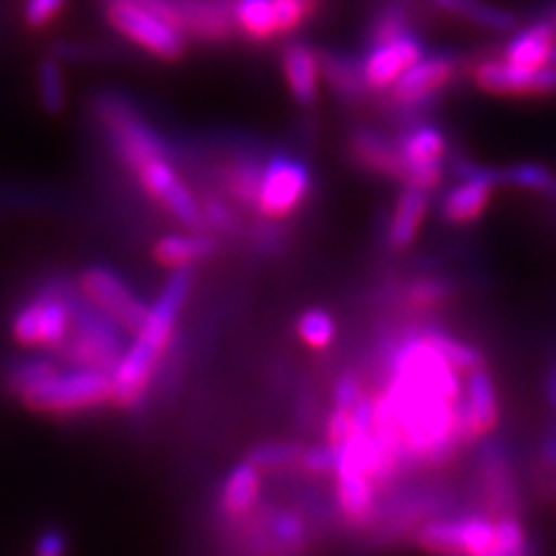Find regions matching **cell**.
Here are the masks:
<instances>
[{"label":"cell","mask_w":556,"mask_h":556,"mask_svg":"<svg viewBox=\"0 0 556 556\" xmlns=\"http://www.w3.org/2000/svg\"><path fill=\"white\" fill-rule=\"evenodd\" d=\"M193 288L190 267L174 269L161 294L149 306L144 325L135 332V341L126 348L112 371V402L121 408H137L144 402L151 380L159 371L169 341L177 329L179 311Z\"/></svg>","instance_id":"cell-1"},{"label":"cell","mask_w":556,"mask_h":556,"mask_svg":"<svg viewBox=\"0 0 556 556\" xmlns=\"http://www.w3.org/2000/svg\"><path fill=\"white\" fill-rule=\"evenodd\" d=\"M70 308H73V327L56 351L73 367H93L112 374L126 351L121 325L86 298L75 300V294H70Z\"/></svg>","instance_id":"cell-2"},{"label":"cell","mask_w":556,"mask_h":556,"mask_svg":"<svg viewBox=\"0 0 556 556\" xmlns=\"http://www.w3.org/2000/svg\"><path fill=\"white\" fill-rule=\"evenodd\" d=\"M112 374L93 367H73L56 371L20 396L38 413H77L112 402Z\"/></svg>","instance_id":"cell-3"},{"label":"cell","mask_w":556,"mask_h":556,"mask_svg":"<svg viewBox=\"0 0 556 556\" xmlns=\"http://www.w3.org/2000/svg\"><path fill=\"white\" fill-rule=\"evenodd\" d=\"M96 114L102 128L110 132L112 147L132 172L144 163L167 155L163 139L153 132L132 104L118 93H100L96 98Z\"/></svg>","instance_id":"cell-4"},{"label":"cell","mask_w":556,"mask_h":556,"mask_svg":"<svg viewBox=\"0 0 556 556\" xmlns=\"http://www.w3.org/2000/svg\"><path fill=\"white\" fill-rule=\"evenodd\" d=\"M104 20L124 38L163 61H179L186 54V35L155 12L130 0H104Z\"/></svg>","instance_id":"cell-5"},{"label":"cell","mask_w":556,"mask_h":556,"mask_svg":"<svg viewBox=\"0 0 556 556\" xmlns=\"http://www.w3.org/2000/svg\"><path fill=\"white\" fill-rule=\"evenodd\" d=\"M73 327L70 292L61 286L47 288L40 298L24 304L12 320V334L28 348H59Z\"/></svg>","instance_id":"cell-6"},{"label":"cell","mask_w":556,"mask_h":556,"mask_svg":"<svg viewBox=\"0 0 556 556\" xmlns=\"http://www.w3.org/2000/svg\"><path fill=\"white\" fill-rule=\"evenodd\" d=\"M311 188V172L306 163L290 155H274L263 165L255 208L265 220H283L298 212Z\"/></svg>","instance_id":"cell-7"},{"label":"cell","mask_w":556,"mask_h":556,"mask_svg":"<svg viewBox=\"0 0 556 556\" xmlns=\"http://www.w3.org/2000/svg\"><path fill=\"white\" fill-rule=\"evenodd\" d=\"M501 406L494 378L486 367L464 374V390L455 404V425L464 445L490 437L498 427Z\"/></svg>","instance_id":"cell-8"},{"label":"cell","mask_w":556,"mask_h":556,"mask_svg":"<svg viewBox=\"0 0 556 556\" xmlns=\"http://www.w3.org/2000/svg\"><path fill=\"white\" fill-rule=\"evenodd\" d=\"M81 292L93 306L121 325L126 332H137L149 316V304L139 300L124 278L108 267H91L81 274Z\"/></svg>","instance_id":"cell-9"},{"label":"cell","mask_w":556,"mask_h":556,"mask_svg":"<svg viewBox=\"0 0 556 556\" xmlns=\"http://www.w3.org/2000/svg\"><path fill=\"white\" fill-rule=\"evenodd\" d=\"M135 174L147 193L155 202H161L174 218L186 225V228L198 230L204 223L200 200L193 195V190L181 181L167 155L144 163L142 167L135 169Z\"/></svg>","instance_id":"cell-10"},{"label":"cell","mask_w":556,"mask_h":556,"mask_svg":"<svg viewBox=\"0 0 556 556\" xmlns=\"http://www.w3.org/2000/svg\"><path fill=\"white\" fill-rule=\"evenodd\" d=\"M396 144L404 161V186L431 190L443 181V155L447 144L445 135L437 126H417L399 139Z\"/></svg>","instance_id":"cell-11"},{"label":"cell","mask_w":556,"mask_h":556,"mask_svg":"<svg viewBox=\"0 0 556 556\" xmlns=\"http://www.w3.org/2000/svg\"><path fill=\"white\" fill-rule=\"evenodd\" d=\"M425 56V42L420 35L406 30L388 42L371 45V49L359 61L362 79L369 91H390L392 84L406 70Z\"/></svg>","instance_id":"cell-12"},{"label":"cell","mask_w":556,"mask_h":556,"mask_svg":"<svg viewBox=\"0 0 556 556\" xmlns=\"http://www.w3.org/2000/svg\"><path fill=\"white\" fill-rule=\"evenodd\" d=\"M459 61L450 54H433L420 59L392 84V100L404 110H420L455 79Z\"/></svg>","instance_id":"cell-13"},{"label":"cell","mask_w":556,"mask_h":556,"mask_svg":"<svg viewBox=\"0 0 556 556\" xmlns=\"http://www.w3.org/2000/svg\"><path fill=\"white\" fill-rule=\"evenodd\" d=\"M459 184L447 190L443 198V216L450 223H473L482 216L492 200V193L501 186L498 169L464 163L459 167Z\"/></svg>","instance_id":"cell-14"},{"label":"cell","mask_w":556,"mask_h":556,"mask_svg":"<svg viewBox=\"0 0 556 556\" xmlns=\"http://www.w3.org/2000/svg\"><path fill=\"white\" fill-rule=\"evenodd\" d=\"M480 492L484 515L490 517H506L519 515L521 496L519 484L513 471V464L503 447L496 443L486 445L480 459Z\"/></svg>","instance_id":"cell-15"},{"label":"cell","mask_w":556,"mask_h":556,"mask_svg":"<svg viewBox=\"0 0 556 556\" xmlns=\"http://www.w3.org/2000/svg\"><path fill=\"white\" fill-rule=\"evenodd\" d=\"M186 38L223 42L237 33L235 0H174Z\"/></svg>","instance_id":"cell-16"},{"label":"cell","mask_w":556,"mask_h":556,"mask_svg":"<svg viewBox=\"0 0 556 556\" xmlns=\"http://www.w3.org/2000/svg\"><path fill=\"white\" fill-rule=\"evenodd\" d=\"M538 70L519 67L506 59H486L471 67V79L476 81L480 91L492 93V96L541 98Z\"/></svg>","instance_id":"cell-17"},{"label":"cell","mask_w":556,"mask_h":556,"mask_svg":"<svg viewBox=\"0 0 556 556\" xmlns=\"http://www.w3.org/2000/svg\"><path fill=\"white\" fill-rule=\"evenodd\" d=\"M281 65H283V75L294 102L302 104V108H311V104L318 100V84H320L318 51L311 49L304 42H290L283 47Z\"/></svg>","instance_id":"cell-18"},{"label":"cell","mask_w":556,"mask_h":556,"mask_svg":"<svg viewBox=\"0 0 556 556\" xmlns=\"http://www.w3.org/2000/svg\"><path fill=\"white\" fill-rule=\"evenodd\" d=\"M556 47V28L547 22V16L541 22L521 28L515 38L503 47V56L519 67L538 70L552 61V51Z\"/></svg>","instance_id":"cell-19"},{"label":"cell","mask_w":556,"mask_h":556,"mask_svg":"<svg viewBox=\"0 0 556 556\" xmlns=\"http://www.w3.org/2000/svg\"><path fill=\"white\" fill-rule=\"evenodd\" d=\"M353 155L357 163L369 167L371 172L402 181L404 161H402V153H399V144L390 142V137H386L382 132L371 128L357 130L353 135Z\"/></svg>","instance_id":"cell-20"},{"label":"cell","mask_w":556,"mask_h":556,"mask_svg":"<svg viewBox=\"0 0 556 556\" xmlns=\"http://www.w3.org/2000/svg\"><path fill=\"white\" fill-rule=\"evenodd\" d=\"M337 501L341 515L351 525H362L374 513L376 503V482L357 471V468H337Z\"/></svg>","instance_id":"cell-21"},{"label":"cell","mask_w":556,"mask_h":556,"mask_svg":"<svg viewBox=\"0 0 556 556\" xmlns=\"http://www.w3.org/2000/svg\"><path fill=\"white\" fill-rule=\"evenodd\" d=\"M427 208H429L427 190L415 188V186H406L402 190L390 220V230H388V243L394 251H404L410 247L417 230H420V223L427 214Z\"/></svg>","instance_id":"cell-22"},{"label":"cell","mask_w":556,"mask_h":556,"mask_svg":"<svg viewBox=\"0 0 556 556\" xmlns=\"http://www.w3.org/2000/svg\"><path fill=\"white\" fill-rule=\"evenodd\" d=\"M260 496V468L249 459L237 464L220 490V510L230 519L249 515Z\"/></svg>","instance_id":"cell-23"},{"label":"cell","mask_w":556,"mask_h":556,"mask_svg":"<svg viewBox=\"0 0 556 556\" xmlns=\"http://www.w3.org/2000/svg\"><path fill=\"white\" fill-rule=\"evenodd\" d=\"M320 61V77L332 86V91L348 102H357L367 93V84L362 79L359 61L339 51H318Z\"/></svg>","instance_id":"cell-24"},{"label":"cell","mask_w":556,"mask_h":556,"mask_svg":"<svg viewBox=\"0 0 556 556\" xmlns=\"http://www.w3.org/2000/svg\"><path fill=\"white\" fill-rule=\"evenodd\" d=\"M216 253V241L206 235H167L155 243L153 255L163 267H190L198 260Z\"/></svg>","instance_id":"cell-25"},{"label":"cell","mask_w":556,"mask_h":556,"mask_svg":"<svg viewBox=\"0 0 556 556\" xmlns=\"http://www.w3.org/2000/svg\"><path fill=\"white\" fill-rule=\"evenodd\" d=\"M431 3L447 14L462 16V20L494 33H508L517 26V16L513 12L486 5L482 0H431Z\"/></svg>","instance_id":"cell-26"},{"label":"cell","mask_w":556,"mask_h":556,"mask_svg":"<svg viewBox=\"0 0 556 556\" xmlns=\"http://www.w3.org/2000/svg\"><path fill=\"white\" fill-rule=\"evenodd\" d=\"M531 476L538 498L556 508V417H549L538 441Z\"/></svg>","instance_id":"cell-27"},{"label":"cell","mask_w":556,"mask_h":556,"mask_svg":"<svg viewBox=\"0 0 556 556\" xmlns=\"http://www.w3.org/2000/svg\"><path fill=\"white\" fill-rule=\"evenodd\" d=\"M501 186H513L519 190H529V193L552 198L556 186V174L543 163H517L510 167L498 169Z\"/></svg>","instance_id":"cell-28"},{"label":"cell","mask_w":556,"mask_h":556,"mask_svg":"<svg viewBox=\"0 0 556 556\" xmlns=\"http://www.w3.org/2000/svg\"><path fill=\"white\" fill-rule=\"evenodd\" d=\"M462 554L471 556H496V525L490 515H466L459 517Z\"/></svg>","instance_id":"cell-29"},{"label":"cell","mask_w":556,"mask_h":556,"mask_svg":"<svg viewBox=\"0 0 556 556\" xmlns=\"http://www.w3.org/2000/svg\"><path fill=\"white\" fill-rule=\"evenodd\" d=\"M263 165L255 159H241L225 169V190L239 206H255Z\"/></svg>","instance_id":"cell-30"},{"label":"cell","mask_w":556,"mask_h":556,"mask_svg":"<svg viewBox=\"0 0 556 556\" xmlns=\"http://www.w3.org/2000/svg\"><path fill=\"white\" fill-rule=\"evenodd\" d=\"M422 332L427 334V339L439 348V351L445 355V359L455 367L462 376L473 371L478 367H484V355L478 351L476 345L471 343H464L455 337L445 334L443 329H437V327H427L422 329Z\"/></svg>","instance_id":"cell-31"},{"label":"cell","mask_w":556,"mask_h":556,"mask_svg":"<svg viewBox=\"0 0 556 556\" xmlns=\"http://www.w3.org/2000/svg\"><path fill=\"white\" fill-rule=\"evenodd\" d=\"M410 30V5L406 0H388L371 20L369 26V42H388L392 38Z\"/></svg>","instance_id":"cell-32"},{"label":"cell","mask_w":556,"mask_h":556,"mask_svg":"<svg viewBox=\"0 0 556 556\" xmlns=\"http://www.w3.org/2000/svg\"><path fill=\"white\" fill-rule=\"evenodd\" d=\"M417 545L433 554H462L459 519H433L417 533Z\"/></svg>","instance_id":"cell-33"},{"label":"cell","mask_w":556,"mask_h":556,"mask_svg":"<svg viewBox=\"0 0 556 556\" xmlns=\"http://www.w3.org/2000/svg\"><path fill=\"white\" fill-rule=\"evenodd\" d=\"M38 89L47 112L59 114L65 108V81L56 59H45L38 65Z\"/></svg>","instance_id":"cell-34"},{"label":"cell","mask_w":556,"mask_h":556,"mask_svg":"<svg viewBox=\"0 0 556 556\" xmlns=\"http://www.w3.org/2000/svg\"><path fill=\"white\" fill-rule=\"evenodd\" d=\"M496 556H519L531 552L529 547V533L521 525L519 515L496 517Z\"/></svg>","instance_id":"cell-35"},{"label":"cell","mask_w":556,"mask_h":556,"mask_svg":"<svg viewBox=\"0 0 556 556\" xmlns=\"http://www.w3.org/2000/svg\"><path fill=\"white\" fill-rule=\"evenodd\" d=\"M300 337L311 348H327L337 334V323L323 308H308L300 318Z\"/></svg>","instance_id":"cell-36"},{"label":"cell","mask_w":556,"mask_h":556,"mask_svg":"<svg viewBox=\"0 0 556 556\" xmlns=\"http://www.w3.org/2000/svg\"><path fill=\"white\" fill-rule=\"evenodd\" d=\"M269 535L286 549H298V545L306 538V527L300 515L290 510H278L269 519Z\"/></svg>","instance_id":"cell-37"},{"label":"cell","mask_w":556,"mask_h":556,"mask_svg":"<svg viewBox=\"0 0 556 556\" xmlns=\"http://www.w3.org/2000/svg\"><path fill=\"white\" fill-rule=\"evenodd\" d=\"M300 452V445L294 443H263L251 452V462L260 471H263V468H283L290 464H298Z\"/></svg>","instance_id":"cell-38"},{"label":"cell","mask_w":556,"mask_h":556,"mask_svg":"<svg viewBox=\"0 0 556 556\" xmlns=\"http://www.w3.org/2000/svg\"><path fill=\"white\" fill-rule=\"evenodd\" d=\"M59 371V367L54 362L49 359H26L22 362L20 367H14V371L10 374V382H12V390L16 392H26L28 388L38 386V382L47 380L49 376H54Z\"/></svg>","instance_id":"cell-39"},{"label":"cell","mask_w":556,"mask_h":556,"mask_svg":"<svg viewBox=\"0 0 556 556\" xmlns=\"http://www.w3.org/2000/svg\"><path fill=\"white\" fill-rule=\"evenodd\" d=\"M300 468L308 476H327L334 473V464H337V445L325 443V445H313L300 452L298 459Z\"/></svg>","instance_id":"cell-40"},{"label":"cell","mask_w":556,"mask_h":556,"mask_svg":"<svg viewBox=\"0 0 556 556\" xmlns=\"http://www.w3.org/2000/svg\"><path fill=\"white\" fill-rule=\"evenodd\" d=\"M67 0H26L24 22L28 28H45L61 14Z\"/></svg>","instance_id":"cell-41"},{"label":"cell","mask_w":556,"mask_h":556,"mask_svg":"<svg viewBox=\"0 0 556 556\" xmlns=\"http://www.w3.org/2000/svg\"><path fill=\"white\" fill-rule=\"evenodd\" d=\"M200 204H202V218H204L208 225H214L216 230H223V232H235V230H237L235 214L230 212V206L225 204L223 200H218V198H214V195H208V198H204V202H200Z\"/></svg>","instance_id":"cell-42"},{"label":"cell","mask_w":556,"mask_h":556,"mask_svg":"<svg viewBox=\"0 0 556 556\" xmlns=\"http://www.w3.org/2000/svg\"><path fill=\"white\" fill-rule=\"evenodd\" d=\"M447 298V288L441 281H433V278H427V281H417L410 286L408 290V302L420 306V308H429L433 304H439Z\"/></svg>","instance_id":"cell-43"},{"label":"cell","mask_w":556,"mask_h":556,"mask_svg":"<svg viewBox=\"0 0 556 556\" xmlns=\"http://www.w3.org/2000/svg\"><path fill=\"white\" fill-rule=\"evenodd\" d=\"M327 443L339 445L353 433V408L334 406L327 417Z\"/></svg>","instance_id":"cell-44"},{"label":"cell","mask_w":556,"mask_h":556,"mask_svg":"<svg viewBox=\"0 0 556 556\" xmlns=\"http://www.w3.org/2000/svg\"><path fill=\"white\" fill-rule=\"evenodd\" d=\"M359 396H362V386H359V380L353 374H343L334 382V406L353 408L357 404Z\"/></svg>","instance_id":"cell-45"},{"label":"cell","mask_w":556,"mask_h":556,"mask_svg":"<svg viewBox=\"0 0 556 556\" xmlns=\"http://www.w3.org/2000/svg\"><path fill=\"white\" fill-rule=\"evenodd\" d=\"M67 549V538L59 529H47L38 535V545L35 552L40 556H61Z\"/></svg>","instance_id":"cell-46"},{"label":"cell","mask_w":556,"mask_h":556,"mask_svg":"<svg viewBox=\"0 0 556 556\" xmlns=\"http://www.w3.org/2000/svg\"><path fill=\"white\" fill-rule=\"evenodd\" d=\"M543 396H545V404H547L549 417H556V348H554V353L549 355L547 369H545V378H543Z\"/></svg>","instance_id":"cell-47"},{"label":"cell","mask_w":556,"mask_h":556,"mask_svg":"<svg viewBox=\"0 0 556 556\" xmlns=\"http://www.w3.org/2000/svg\"><path fill=\"white\" fill-rule=\"evenodd\" d=\"M547 22L556 28V0H554V5L549 8V12H547Z\"/></svg>","instance_id":"cell-48"},{"label":"cell","mask_w":556,"mask_h":556,"mask_svg":"<svg viewBox=\"0 0 556 556\" xmlns=\"http://www.w3.org/2000/svg\"><path fill=\"white\" fill-rule=\"evenodd\" d=\"M549 63L556 65V47H554V51H552V61H549Z\"/></svg>","instance_id":"cell-49"}]
</instances>
